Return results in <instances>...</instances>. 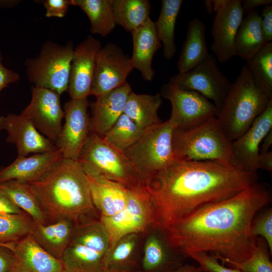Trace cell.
<instances>
[{"instance_id":"1","label":"cell","mask_w":272,"mask_h":272,"mask_svg":"<svg viewBox=\"0 0 272 272\" xmlns=\"http://www.w3.org/2000/svg\"><path fill=\"white\" fill-rule=\"evenodd\" d=\"M271 200L265 185L255 183L226 200L205 207L165 231L172 247L184 257L204 252L235 262L249 258L256 243L250 226Z\"/></svg>"},{"instance_id":"2","label":"cell","mask_w":272,"mask_h":272,"mask_svg":"<svg viewBox=\"0 0 272 272\" xmlns=\"http://www.w3.org/2000/svg\"><path fill=\"white\" fill-rule=\"evenodd\" d=\"M257 179L256 173L217 161L174 159L143 186L155 225L165 231L200 209L234 196Z\"/></svg>"},{"instance_id":"3","label":"cell","mask_w":272,"mask_h":272,"mask_svg":"<svg viewBox=\"0 0 272 272\" xmlns=\"http://www.w3.org/2000/svg\"><path fill=\"white\" fill-rule=\"evenodd\" d=\"M26 184L49 223L63 218L78 224L99 218L87 176L78 161L62 158L40 178Z\"/></svg>"},{"instance_id":"4","label":"cell","mask_w":272,"mask_h":272,"mask_svg":"<svg viewBox=\"0 0 272 272\" xmlns=\"http://www.w3.org/2000/svg\"><path fill=\"white\" fill-rule=\"evenodd\" d=\"M271 101L256 85L246 64L232 83L216 117L232 142L249 129Z\"/></svg>"},{"instance_id":"5","label":"cell","mask_w":272,"mask_h":272,"mask_svg":"<svg viewBox=\"0 0 272 272\" xmlns=\"http://www.w3.org/2000/svg\"><path fill=\"white\" fill-rule=\"evenodd\" d=\"M172 146L174 159L217 161L234 166L232 141L225 134L216 117L190 129L174 128Z\"/></svg>"},{"instance_id":"6","label":"cell","mask_w":272,"mask_h":272,"mask_svg":"<svg viewBox=\"0 0 272 272\" xmlns=\"http://www.w3.org/2000/svg\"><path fill=\"white\" fill-rule=\"evenodd\" d=\"M110 237L99 218L77 225L61 259L63 272H103Z\"/></svg>"},{"instance_id":"7","label":"cell","mask_w":272,"mask_h":272,"mask_svg":"<svg viewBox=\"0 0 272 272\" xmlns=\"http://www.w3.org/2000/svg\"><path fill=\"white\" fill-rule=\"evenodd\" d=\"M174 129L169 119L146 128L137 142L124 151L142 185H146L174 159L172 146Z\"/></svg>"},{"instance_id":"8","label":"cell","mask_w":272,"mask_h":272,"mask_svg":"<svg viewBox=\"0 0 272 272\" xmlns=\"http://www.w3.org/2000/svg\"><path fill=\"white\" fill-rule=\"evenodd\" d=\"M78 161L87 175L103 176L128 189L142 185L124 152L103 137L90 133Z\"/></svg>"},{"instance_id":"9","label":"cell","mask_w":272,"mask_h":272,"mask_svg":"<svg viewBox=\"0 0 272 272\" xmlns=\"http://www.w3.org/2000/svg\"><path fill=\"white\" fill-rule=\"evenodd\" d=\"M74 49L71 41L65 45L45 42L36 57L25 61L29 82L34 87L50 89L59 95L67 91Z\"/></svg>"},{"instance_id":"10","label":"cell","mask_w":272,"mask_h":272,"mask_svg":"<svg viewBox=\"0 0 272 272\" xmlns=\"http://www.w3.org/2000/svg\"><path fill=\"white\" fill-rule=\"evenodd\" d=\"M110 237L109 251L117 241L129 234L145 233L156 226L152 203L143 185L129 189L125 207L115 215L99 217Z\"/></svg>"},{"instance_id":"11","label":"cell","mask_w":272,"mask_h":272,"mask_svg":"<svg viewBox=\"0 0 272 272\" xmlns=\"http://www.w3.org/2000/svg\"><path fill=\"white\" fill-rule=\"evenodd\" d=\"M160 94L171 103L169 120L174 128L190 129L217 116L218 110L215 105L197 92L184 90L168 83L162 86Z\"/></svg>"},{"instance_id":"12","label":"cell","mask_w":272,"mask_h":272,"mask_svg":"<svg viewBox=\"0 0 272 272\" xmlns=\"http://www.w3.org/2000/svg\"><path fill=\"white\" fill-rule=\"evenodd\" d=\"M168 83L200 93L215 105L218 112L232 84L220 70L216 59L210 54L190 71L172 76Z\"/></svg>"},{"instance_id":"13","label":"cell","mask_w":272,"mask_h":272,"mask_svg":"<svg viewBox=\"0 0 272 272\" xmlns=\"http://www.w3.org/2000/svg\"><path fill=\"white\" fill-rule=\"evenodd\" d=\"M213 5L216 14L212 25L210 49L216 60L224 63L235 55V39L244 12L240 0H214Z\"/></svg>"},{"instance_id":"14","label":"cell","mask_w":272,"mask_h":272,"mask_svg":"<svg viewBox=\"0 0 272 272\" xmlns=\"http://www.w3.org/2000/svg\"><path fill=\"white\" fill-rule=\"evenodd\" d=\"M89 106L87 98L71 99L63 105L65 122L54 143L63 158L78 161L90 133Z\"/></svg>"},{"instance_id":"15","label":"cell","mask_w":272,"mask_h":272,"mask_svg":"<svg viewBox=\"0 0 272 272\" xmlns=\"http://www.w3.org/2000/svg\"><path fill=\"white\" fill-rule=\"evenodd\" d=\"M130 57L117 45L108 43L98 52L90 95L98 97L122 85L132 70Z\"/></svg>"},{"instance_id":"16","label":"cell","mask_w":272,"mask_h":272,"mask_svg":"<svg viewBox=\"0 0 272 272\" xmlns=\"http://www.w3.org/2000/svg\"><path fill=\"white\" fill-rule=\"evenodd\" d=\"M31 92V101L21 114L54 144L61 129V121L64 116L60 105V95L51 90L33 86Z\"/></svg>"},{"instance_id":"17","label":"cell","mask_w":272,"mask_h":272,"mask_svg":"<svg viewBox=\"0 0 272 272\" xmlns=\"http://www.w3.org/2000/svg\"><path fill=\"white\" fill-rule=\"evenodd\" d=\"M101 47L99 41L89 35L74 48L67 90L71 99L90 95L96 55Z\"/></svg>"},{"instance_id":"18","label":"cell","mask_w":272,"mask_h":272,"mask_svg":"<svg viewBox=\"0 0 272 272\" xmlns=\"http://www.w3.org/2000/svg\"><path fill=\"white\" fill-rule=\"evenodd\" d=\"M185 258L172 247L164 232L157 226L145 232L142 248V272H173L184 263Z\"/></svg>"},{"instance_id":"19","label":"cell","mask_w":272,"mask_h":272,"mask_svg":"<svg viewBox=\"0 0 272 272\" xmlns=\"http://www.w3.org/2000/svg\"><path fill=\"white\" fill-rule=\"evenodd\" d=\"M272 129V101L242 135L232 142L234 165L244 171L256 173L260 144Z\"/></svg>"},{"instance_id":"20","label":"cell","mask_w":272,"mask_h":272,"mask_svg":"<svg viewBox=\"0 0 272 272\" xmlns=\"http://www.w3.org/2000/svg\"><path fill=\"white\" fill-rule=\"evenodd\" d=\"M1 130L8 132L6 141L16 145L18 156L53 152L58 149L54 143L38 131L30 120L21 114L1 116Z\"/></svg>"},{"instance_id":"21","label":"cell","mask_w":272,"mask_h":272,"mask_svg":"<svg viewBox=\"0 0 272 272\" xmlns=\"http://www.w3.org/2000/svg\"><path fill=\"white\" fill-rule=\"evenodd\" d=\"M132 91L127 82L99 96L89 103L91 109L90 133L101 137L113 126L123 113L127 97Z\"/></svg>"},{"instance_id":"22","label":"cell","mask_w":272,"mask_h":272,"mask_svg":"<svg viewBox=\"0 0 272 272\" xmlns=\"http://www.w3.org/2000/svg\"><path fill=\"white\" fill-rule=\"evenodd\" d=\"M8 272H63L62 261L41 248L32 234L15 243Z\"/></svg>"},{"instance_id":"23","label":"cell","mask_w":272,"mask_h":272,"mask_svg":"<svg viewBox=\"0 0 272 272\" xmlns=\"http://www.w3.org/2000/svg\"><path fill=\"white\" fill-rule=\"evenodd\" d=\"M86 175L92 201L99 217L112 216L125 207L129 189L102 176Z\"/></svg>"},{"instance_id":"24","label":"cell","mask_w":272,"mask_h":272,"mask_svg":"<svg viewBox=\"0 0 272 272\" xmlns=\"http://www.w3.org/2000/svg\"><path fill=\"white\" fill-rule=\"evenodd\" d=\"M62 158L58 149L29 157L18 156L13 162L0 169V183L11 180L25 183L35 181Z\"/></svg>"},{"instance_id":"25","label":"cell","mask_w":272,"mask_h":272,"mask_svg":"<svg viewBox=\"0 0 272 272\" xmlns=\"http://www.w3.org/2000/svg\"><path fill=\"white\" fill-rule=\"evenodd\" d=\"M133 52L130 58L133 69H137L143 78L152 81L155 75L152 68L154 55L161 47L155 30L154 22L149 18L143 25L131 32Z\"/></svg>"},{"instance_id":"26","label":"cell","mask_w":272,"mask_h":272,"mask_svg":"<svg viewBox=\"0 0 272 272\" xmlns=\"http://www.w3.org/2000/svg\"><path fill=\"white\" fill-rule=\"evenodd\" d=\"M78 224L63 218L47 224L36 225L32 235L41 248L61 260Z\"/></svg>"},{"instance_id":"27","label":"cell","mask_w":272,"mask_h":272,"mask_svg":"<svg viewBox=\"0 0 272 272\" xmlns=\"http://www.w3.org/2000/svg\"><path fill=\"white\" fill-rule=\"evenodd\" d=\"M206 29V25L198 18L193 19L188 23L186 36L176 65L179 73L190 71L209 55Z\"/></svg>"},{"instance_id":"28","label":"cell","mask_w":272,"mask_h":272,"mask_svg":"<svg viewBox=\"0 0 272 272\" xmlns=\"http://www.w3.org/2000/svg\"><path fill=\"white\" fill-rule=\"evenodd\" d=\"M145 233L129 234L119 239L108 252L105 259V268L140 270Z\"/></svg>"},{"instance_id":"29","label":"cell","mask_w":272,"mask_h":272,"mask_svg":"<svg viewBox=\"0 0 272 272\" xmlns=\"http://www.w3.org/2000/svg\"><path fill=\"white\" fill-rule=\"evenodd\" d=\"M266 43L258 12L254 10L248 12L236 35L234 42L235 55L247 61Z\"/></svg>"},{"instance_id":"30","label":"cell","mask_w":272,"mask_h":272,"mask_svg":"<svg viewBox=\"0 0 272 272\" xmlns=\"http://www.w3.org/2000/svg\"><path fill=\"white\" fill-rule=\"evenodd\" d=\"M162 102L159 93L141 94L132 91L127 97L123 113L144 130L162 122L158 114Z\"/></svg>"},{"instance_id":"31","label":"cell","mask_w":272,"mask_h":272,"mask_svg":"<svg viewBox=\"0 0 272 272\" xmlns=\"http://www.w3.org/2000/svg\"><path fill=\"white\" fill-rule=\"evenodd\" d=\"M182 0H162L159 17L154 22L157 37L163 45V55L170 60L176 50L175 27L182 4Z\"/></svg>"},{"instance_id":"32","label":"cell","mask_w":272,"mask_h":272,"mask_svg":"<svg viewBox=\"0 0 272 272\" xmlns=\"http://www.w3.org/2000/svg\"><path fill=\"white\" fill-rule=\"evenodd\" d=\"M70 4L79 7L88 16L91 33L106 36L115 28L112 0H70Z\"/></svg>"},{"instance_id":"33","label":"cell","mask_w":272,"mask_h":272,"mask_svg":"<svg viewBox=\"0 0 272 272\" xmlns=\"http://www.w3.org/2000/svg\"><path fill=\"white\" fill-rule=\"evenodd\" d=\"M0 191L7 195L19 209L28 215L36 225H45L49 222L37 200L26 183L16 180L0 183Z\"/></svg>"},{"instance_id":"34","label":"cell","mask_w":272,"mask_h":272,"mask_svg":"<svg viewBox=\"0 0 272 272\" xmlns=\"http://www.w3.org/2000/svg\"><path fill=\"white\" fill-rule=\"evenodd\" d=\"M116 25L131 32L150 18V4L148 0H112Z\"/></svg>"},{"instance_id":"35","label":"cell","mask_w":272,"mask_h":272,"mask_svg":"<svg viewBox=\"0 0 272 272\" xmlns=\"http://www.w3.org/2000/svg\"><path fill=\"white\" fill-rule=\"evenodd\" d=\"M246 61L256 85L272 98V42L266 43Z\"/></svg>"},{"instance_id":"36","label":"cell","mask_w":272,"mask_h":272,"mask_svg":"<svg viewBox=\"0 0 272 272\" xmlns=\"http://www.w3.org/2000/svg\"><path fill=\"white\" fill-rule=\"evenodd\" d=\"M35 225L32 219L25 213H0V242H17L32 234Z\"/></svg>"},{"instance_id":"37","label":"cell","mask_w":272,"mask_h":272,"mask_svg":"<svg viewBox=\"0 0 272 272\" xmlns=\"http://www.w3.org/2000/svg\"><path fill=\"white\" fill-rule=\"evenodd\" d=\"M143 131L134 121L123 113L103 138L124 152L137 142Z\"/></svg>"},{"instance_id":"38","label":"cell","mask_w":272,"mask_h":272,"mask_svg":"<svg viewBox=\"0 0 272 272\" xmlns=\"http://www.w3.org/2000/svg\"><path fill=\"white\" fill-rule=\"evenodd\" d=\"M270 254L266 242L263 238H260L258 240L256 239L252 254L248 259L240 262H235L222 258L218 259L222 264H226L243 272H272Z\"/></svg>"},{"instance_id":"39","label":"cell","mask_w":272,"mask_h":272,"mask_svg":"<svg viewBox=\"0 0 272 272\" xmlns=\"http://www.w3.org/2000/svg\"><path fill=\"white\" fill-rule=\"evenodd\" d=\"M250 233L254 238L260 236L266 242L272 254V209L269 208L259 214L252 221Z\"/></svg>"},{"instance_id":"40","label":"cell","mask_w":272,"mask_h":272,"mask_svg":"<svg viewBox=\"0 0 272 272\" xmlns=\"http://www.w3.org/2000/svg\"><path fill=\"white\" fill-rule=\"evenodd\" d=\"M189 257L198 263L202 272H243L221 264L216 256L211 253L198 252L192 253Z\"/></svg>"},{"instance_id":"41","label":"cell","mask_w":272,"mask_h":272,"mask_svg":"<svg viewBox=\"0 0 272 272\" xmlns=\"http://www.w3.org/2000/svg\"><path fill=\"white\" fill-rule=\"evenodd\" d=\"M41 3L46 10L45 16L62 18L69 10L70 0H44Z\"/></svg>"},{"instance_id":"42","label":"cell","mask_w":272,"mask_h":272,"mask_svg":"<svg viewBox=\"0 0 272 272\" xmlns=\"http://www.w3.org/2000/svg\"><path fill=\"white\" fill-rule=\"evenodd\" d=\"M261 26L266 42L272 40V5L265 6L260 15Z\"/></svg>"},{"instance_id":"43","label":"cell","mask_w":272,"mask_h":272,"mask_svg":"<svg viewBox=\"0 0 272 272\" xmlns=\"http://www.w3.org/2000/svg\"><path fill=\"white\" fill-rule=\"evenodd\" d=\"M3 57L0 51V92L10 84L18 81L20 76L17 72L8 69L2 63Z\"/></svg>"},{"instance_id":"44","label":"cell","mask_w":272,"mask_h":272,"mask_svg":"<svg viewBox=\"0 0 272 272\" xmlns=\"http://www.w3.org/2000/svg\"><path fill=\"white\" fill-rule=\"evenodd\" d=\"M0 213L21 214L25 212L16 206L7 195L0 191Z\"/></svg>"},{"instance_id":"45","label":"cell","mask_w":272,"mask_h":272,"mask_svg":"<svg viewBox=\"0 0 272 272\" xmlns=\"http://www.w3.org/2000/svg\"><path fill=\"white\" fill-rule=\"evenodd\" d=\"M13 259L12 250L0 245V272H8Z\"/></svg>"},{"instance_id":"46","label":"cell","mask_w":272,"mask_h":272,"mask_svg":"<svg viewBox=\"0 0 272 272\" xmlns=\"http://www.w3.org/2000/svg\"><path fill=\"white\" fill-rule=\"evenodd\" d=\"M258 169H262L269 172L272 171V152L259 154L257 160Z\"/></svg>"},{"instance_id":"47","label":"cell","mask_w":272,"mask_h":272,"mask_svg":"<svg viewBox=\"0 0 272 272\" xmlns=\"http://www.w3.org/2000/svg\"><path fill=\"white\" fill-rule=\"evenodd\" d=\"M241 1L243 10L247 13L262 6L271 5V0H243Z\"/></svg>"},{"instance_id":"48","label":"cell","mask_w":272,"mask_h":272,"mask_svg":"<svg viewBox=\"0 0 272 272\" xmlns=\"http://www.w3.org/2000/svg\"><path fill=\"white\" fill-rule=\"evenodd\" d=\"M272 144V129L270 130L262 140L260 147V153H266L269 151V149Z\"/></svg>"},{"instance_id":"49","label":"cell","mask_w":272,"mask_h":272,"mask_svg":"<svg viewBox=\"0 0 272 272\" xmlns=\"http://www.w3.org/2000/svg\"><path fill=\"white\" fill-rule=\"evenodd\" d=\"M173 272H202L199 267L188 263H184Z\"/></svg>"},{"instance_id":"50","label":"cell","mask_w":272,"mask_h":272,"mask_svg":"<svg viewBox=\"0 0 272 272\" xmlns=\"http://www.w3.org/2000/svg\"><path fill=\"white\" fill-rule=\"evenodd\" d=\"M20 2L17 0H0V9L14 7L18 5Z\"/></svg>"},{"instance_id":"51","label":"cell","mask_w":272,"mask_h":272,"mask_svg":"<svg viewBox=\"0 0 272 272\" xmlns=\"http://www.w3.org/2000/svg\"><path fill=\"white\" fill-rule=\"evenodd\" d=\"M103 272H142L140 270H131L105 267Z\"/></svg>"},{"instance_id":"52","label":"cell","mask_w":272,"mask_h":272,"mask_svg":"<svg viewBox=\"0 0 272 272\" xmlns=\"http://www.w3.org/2000/svg\"><path fill=\"white\" fill-rule=\"evenodd\" d=\"M204 5L208 13L212 14L213 12V1H205Z\"/></svg>"},{"instance_id":"53","label":"cell","mask_w":272,"mask_h":272,"mask_svg":"<svg viewBox=\"0 0 272 272\" xmlns=\"http://www.w3.org/2000/svg\"><path fill=\"white\" fill-rule=\"evenodd\" d=\"M0 245L6 247L13 250L14 247L15 243H1L0 242Z\"/></svg>"}]
</instances>
